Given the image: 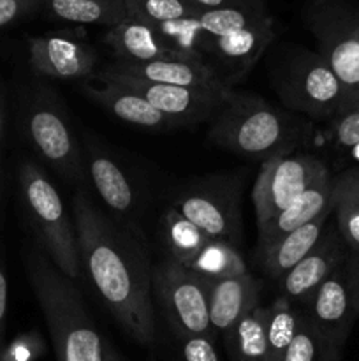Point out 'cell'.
<instances>
[{"instance_id": "6da1fadb", "label": "cell", "mask_w": 359, "mask_h": 361, "mask_svg": "<svg viewBox=\"0 0 359 361\" xmlns=\"http://www.w3.org/2000/svg\"><path fill=\"white\" fill-rule=\"evenodd\" d=\"M73 219L83 274L116 323L137 344L151 345L155 341L153 267L143 242L127 226L95 207L87 190L73 197Z\"/></svg>"}, {"instance_id": "7a4b0ae2", "label": "cell", "mask_w": 359, "mask_h": 361, "mask_svg": "<svg viewBox=\"0 0 359 361\" xmlns=\"http://www.w3.org/2000/svg\"><path fill=\"white\" fill-rule=\"evenodd\" d=\"M312 126L301 115L264 97L231 88L210 120L208 140L215 147L260 164L306 147Z\"/></svg>"}, {"instance_id": "3957f363", "label": "cell", "mask_w": 359, "mask_h": 361, "mask_svg": "<svg viewBox=\"0 0 359 361\" xmlns=\"http://www.w3.org/2000/svg\"><path fill=\"white\" fill-rule=\"evenodd\" d=\"M25 268L48 324L56 361H102L104 342L74 281L39 247L25 250Z\"/></svg>"}, {"instance_id": "277c9868", "label": "cell", "mask_w": 359, "mask_h": 361, "mask_svg": "<svg viewBox=\"0 0 359 361\" xmlns=\"http://www.w3.org/2000/svg\"><path fill=\"white\" fill-rule=\"evenodd\" d=\"M267 80L282 108L315 122L345 111V94L326 60L298 44H280L267 59Z\"/></svg>"}, {"instance_id": "5b68a950", "label": "cell", "mask_w": 359, "mask_h": 361, "mask_svg": "<svg viewBox=\"0 0 359 361\" xmlns=\"http://www.w3.org/2000/svg\"><path fill=\"white\" fill-rule=\"evenodd\" d=\"M21 118L27 141L42 162L73 185H87L83 145L70 123L62 95L48 80L32 81L23 94Z\"/></svg>"}, {"instance_id": "8992f818", "label": "cell", "mask_w": 359, "mask_h": 361, "mask_svg": "<svg viewBox=\"0 0 359 361\" xmlns=\"http://www.w3.org/2000/svg\"><path fill=\"white\" fill-rule=\"evenodd\" d=\"M18 180L25 214L42 254L65 277L77 281L83 270L76 226L62 196L42 168L32 161L21 162Z\"/></svg>"}, {"instance_id": "52a82bcc", "label": "cell", "mask_w": 359, "mask_h": 361, "mask_svg": "<svg viewBox=\"0 0 359 361\" xmlns=\"http://www.w3.org/2000/svg\"><path fill=\"white\" fill-rule=\"evenodd\" d=\"M301 18L315 39L317 53L344 88L345 111L359 108V4L354 0H306Z\"/></svg>"}, {"instance_id": "ba28073f", "label": "cell", "mask_w": 359, "mask_h": 361, "mask_svg": "<svg viewBox=\"0 0 359 361\" xmlns=\"http://www.w3.org/2000/svg\"><path fill=\"white\" fill-rule=\"evenodd\" d=\"M245 182L246 171L194 178L172 192L169 207L208 236L236 247L241 240V196Z\"/></svg>"}, {"instance_id": "9c48e42d", "label": "cell", "mask_w": 359, "mask_h": 361, "mask_svg": "<svg viewBox=\"0 0 359 361\" xmlns=\"http://www.w3.org/2000/svg\"><path fill=\"white\" fill-rule=\"evenodd\" d=\"M151 288L175 338L215 335L206 279L165 257L153 267Z\"/></svg>"}, {"instance_id": "30bf717a", "label": "cell", "mask_w": 359, "mask_h": 361, "mask_svg": "<svg viewBox=\"0 0 359 361\" xmlns=\"http://www.w3.org/2000/svg\"><path fill=\"white\" fill-rule=\"evenodd\" d=\"M327 169L322 159L306 152L278 155L263 162L250 194L257 228L285 210Z\"/></svg>"}, {"instance_id": "8fae6325", "label": "cell", "mask_w": 359, "mask_h": 361, "mask_svg": "<svg viewBox=\"0 0 359 361\" xmlns=\"http://www.w3.org/2000/svg\"><path fill=\"white\" fill-rule=\"evenodd\" d=\"M32 73L48 81L90 83L97 76L99 53L83 32L58 30L28 39Z\"/></svg>"}, {"instance_id": "7c38bea8", "label": "cell", "mask_w": 359, "mask_h": 361, "mask_svg": "<svg viewBox=\"0 0 359 361\" xmlns=\"http://www.w3.org/2000/svg\"><path fill=\"white\" fill-rule=\"evenodd\" d=\"M275 37L273 18H267L232 34L203 39L197 46V53L215 71L222 85L234 88V85L263 59Z\"/></svg>"}, {"instance_id": "4fadbf2b", "label": "cell", "mask_w": 359, "mask_h": 361, "mask_svg": "<svg viewBox=\"0 0 359 361\" xmlns=\"http://www.w3.org/2000/svg\"><path fill=\"white\" fill-rule=\"evenodd\" d=\"M347 261V259H345ZM305 319L320 331L331 344L344 349L348 334L358 319L351 286H348L347 264L341 263L322 284L317 286L301 303Z\"/></svg>"}, {"instance_id": "5bb4252c", "label": "cell", "mask_w": 359, "mask_h": 361, "mask_svg": "<svg viewBox=\"0 0 359 361\" xmlns=\"http://www.w3.org/2000/svg\"><path fill=\"white\" fill-rule=\"evenodd\" d=\"M81 145L88 180L106 208L118 219H125L127 222L136 221L141 212V194L125 166L90 134H84Z\"/></svg>"}, {"instance_id": "9a60e30c", "label": "cell", "mask_w": 359, "mask_h": 361, "mask_svg": "<svg viewBox=\"0 0 359 361\" xmlns=\"http://www.w3.org/2000/svg\"><path fill=\"white\" fill-rule=\"evenodd\" d=\"M125 85L127 88L146 99L155 109L175 120L180 127L192 123L210 122L218 106L224 102L231 88L224 85H155L134 80H111Z\"/></svg>"}, {"instance_id": "2e32d148", "label": "cell", "mask_w": 359, "mask_h": 361, "mask_svg": "<svg viewBox=\"0 0 359 361\" xmlns=\"http://www.w3.org/2000/svg\"><path fill=\"white\" fill-rule=\"evenodd\" d=\"M347 254L348 249L338 233L336 224L329 221L317 245L278 281V296L299 305L317 286L322 284L341 263H345Z\"/></svg>"}, {"instance_id": "e0dca14e", "label": "cell", "mask_w": 359, "mask_h": 361, "mask_svg": "<svg viewBox=\"0 0 359 361\" xmlns=\"http://www.w3.org/2000/svg\"><path fill=\"white\" fill-rule=\"evenodd\" d=\"M134 80L155 85H222L215 71L199 59H160L150 62H111L101 69L95 81ZM225 87V85H224Z\"/></svg>"}, {"instance_id": "ac0fdd59", "label": "cell", "mask_w": 359, "mask_h": 361, "mask_svg": "<svg viewBox=\"0 0 359 361\" xmlns=\"http://www.w3.org/2000/svg\"><path fill=\"white\" fill-rule=\"evenodd\" d=\"M334 208V176L331 171H324L305 192L296 197L285 210L275 215L270 222L257 228L256 256H263L278 240L301 226L308 224L324 212Z\"/></svg>"}, {"instance_id": "d6986e66", "label": "cell", "mask_w": 359, "mask_h": 361, "mask_svg": "<svg viewBox=\"0 0 359 361\" xmlns=\"http://www.w3.org/2000/svg\"><path fill=\"white\" fill-rule=\"evenodd\" d=\"M97 83L101 85L95 87L92 81L84 83L81 87L84 95L102 106L120 122L150 130H171L180 127L175 120L155 109L146 99L127 88L125 85L116 81H97Z\"/></svg>"}, {"instance_id": "ffe728a7", "label": "cell", "mask_w": 359, "mask_h": 361, "mask_svg": "<svg viewBox=\"0 0 359 361\" xmlns=\"http://www.w3.org/2000/svg\"><path fill=\"white\" fill-rule=\"evenodd\" d=\"M263 281L250 271L236 277L208 282L210 324L215 335H224L243 316L260 305Z\"/></svg>"}, {"instance_id": "44dd1931", "label": "cell", "mask_w": 359, "mask_h": 361, "mask_svg": "<svg viewBox=\"0 0 359 361\" xmlns=\"http://www.w3.org/2000/svg\"><path fill=\"white\" fill-rule=\"evenodd\" d=\"M104 42L116 62H150L160 59H185L172 51L153 25L127 16L115 27L108 28ZM201 60V59H199Z\"/></svg>"}, {"instance_id": "7402d4cb", "label": "cell", "mask_w": 359, "mask_h": 361, "mask_svg": "<svg viewBox=\"0 0 359 361\" xmlns=\"http://www.w3.org/2000/svg\"><path fill=\"white\" fill-rule=\"evenodd\" d=\"M333 210L324 212L322 215L313 219L312 222L285 235L270 250H266L263 256L257 257L267 279L275 282L280 281L289 270H292L317 245L327 222L333 217Z\"/></svg>"}, {"instance_id": "603a6c76", "label": "cell", "mask_w": 359, "mask_h": 361, "mask_svg": "<svg viewBox=\"0 0 359 361\" xmlns=\"http://www.w3.org/2000/svg\"><path fill=\"white\" fill-rule=\"evenodd\" d=\"M41 13L55 21L108 28L127 18L123 0H41Z\"/></svg>"}, {"instance_id": "cb8c5ba5", "label": "cell", "mask_w": 359, "mask_h": 361, "mask_svg": "<svg viewBox=\"0 0 359 361\" xmlns=\"http://www.w3.org/2000/svg\"><path fill=\"white\" fill-rule=\"evenodd\" d=\"M266 319L267 307L259 305L222 335L231 361H270Z\"/></svg>"}, {"instance_id": "d4e9b609", "label": "cell", "mask_w": 359, "mask_h": 361, "mask_svg": "<svg viewBox=\"0 0 359 361\" xmlns=\"http://www.w3.org/2000/svg\"><path fill=\"white\" fill-rule=\"evenodd\" d=\"M162 242L165 245L169 259L185 267L204 245L211 240L206 233L201 231L196 224L183 217L182 214L169 207L160 217Z\"/></svg>"}, {"instance_id": "484cf974", "label": "cell", "mask_w": 359, "mask_h": 361, "mask_svg": "<svg viewBox=\"0 0 359 361\" xmlns=\"http://www.w3.org/2000/svg\"><path fill=\"white\" fill-rule=\"evenodd\" d=\"M185 268L192 270L194 274L201 275L208 282L236 277V275H241L248 271L245 259L238 252V249L232 243L217 238H211L185 264Z\"/></svg>"}, {"instance_id": "4316f807", "label": "cell", "mask_w": 359, "mask_h": 361, "mask_svg": "<svg viewBox=\"0 0 359 361\" xmlns=\"http://www.w3.org/2000/svg\"><path fill=\"white\" fill-rule=\"evenodd\" d=\"M266 307V337L267 348H270V361H280L291 342L298 335L305 316H303L299 305L289 302L284 296H277Z\"/></svg>"}, {"instance_id": "83f0119b", "label": "cell", "mask_w": 359, "mask_h": 361, "mask_svg": "<svg viewBox=\"0 0 359 361\" xmlns=\"http://www.w3.org/2000/svg\"><path fill=\"white\" fill-rule=\"evenodd\" d=\"M271 18L266 4H257V6H239L227 7V9H213L201 11L197 14L203 39L220 37V35L232 34V32L243 30L252 25ZM201 39V41H203Z\"/></svg>"}, {"instance_id": "f1b7e54d", "label": "cell", "mask_w": 359, "mask_h": 361, "mask_svg": "<svg viewBox=\"0 0 359 361\" xmlns=\"http://www.w3.org/2000/svg\"><path fill=\"white\" fill-rule=\"evenodd\" d=\"M340 355L341 349L305 319L280 361H340Z\"/></svg>"}, {"instance_id": "f546056e", "label": "cell", "mask_w": 359, "mask_h": 361, "mask_svg": "<svg viewBox=\"0 0 359 361\" xmlns=\"http://www.w3.org/2000/svg\"><path fill=\"white\" fill-rule=\"evenodd\" d=\"M123 4H125L127 16L146 21L153 27L201 13L187 0H123Z\"/></svg>"}, {"instance_id": "4dcf8cb0", "label": "cell", "mask_w": 359, "mask_h": 361, "mask_svg": "<svg viewBox=\"0 0 359 361\" xmlns=\"http://www.w3.org/2000/svg\"><path fill=\"white\" fill-rule=\"evenodd\" d=\"M333 221L348 252L359 254V203L334 194Z\"/></svg>"}, {"instance_id": "1f68e13d", "label": "cell", "mask_w": 359, "mask_h": 361, "mask_svg": "<svg viewBox=\"0 0 359 361\" xmlns=\"http://www.w3.org/2000/svg\"><path fill=\"white\" fill-rule=\"evenodd\" d=\"M327 136L338 148L359 147V108L347 109L327 120Z\"/></svg>"}, {"instance_id": "d6a6232c", "label": "cell", "mask_w": 359, "mask_h": 361, "mask_svg": "<svg viewBox=\"0 0 359 361\" xmlns=\"http://www.w3.org/2000/svg\"><path fill=\"white\" fill-rule=\"evenodd\" d=\"M175 361H220L215 345V335L176 338Z\"/></svg>"}, {"instance_id": "836d02e7", "label": "cell", "mask_w": 359, "mask_h": 361, "mask_svg": "<svg viewBox=\"0 0 359 361\" xmlns=\"http://www.w3.org/2000/svg\"><path fill=\"white\" fill-rule=\"evenodd\" d=\"M41 13V0H0V28Z\"/></svg>"}, {"instance_id": "e575fe53", "label": "cell", "mask_w": 359, "mask_h": 361, "mask_svg": "<svg viewBox=\"0 0 359 361\" xmlns=\"http://www.w3.org/2000/svg\"><path fill=\"white\" fill-rule=\"evenodd\" d=\"M334 194L359 203V166L345 169L334 176Z\"/></svg>"}, {"instance_id": "d590c367", "label": "cell", "mask_w": 359, "mask_h": 361, "mask_svg": "<svg viewBox=\"0 0 359 361\" xmlns=\"http://www.w3.org/2000/svg\"><path fill=\"white\" fill-rule=\"evenodd\" d=\"M187 2L197 11H213L239 6H257V4H266V0H187Z\"/></svg>"}, {"instance_id": "8d00e7d4", "label": "cell", "mask_w": 359, "mask_h": 361, "mask_svg": "<svg viewBox=\"0 0 359 361\" xmlns=\"http://www.w3.org/2000/svg\"><path fill=\"white\" fill-rule=\"evenodd\" d=\"M7 275L0 264V361H6V348H4V331H6V314H7Z\"/></svg>"}, {"instance_id": "74e56055", "label": "cell", "mask_w": 359, "mask_h": 361, "mask_svg": "<svg viewBox=\"0 0 359 361\" xmlns=\"http://www.w3.org/2000/svg\"><path fill=\"white\" fill-rule=\"evenodd\" d=\"M347 274H348V286H351L352 300H354L355 312L359 316V254H347Z\"/></svg>"}, {"instance_id": "f35d334b", "label": "cell", "mask_w": 359, "mask_h": 361, "mask_svg": "<svg viewBox=\"0 0 359 361\" xmlns=\"http://www.w3.org/2000/svg\"><path fill=\"white\" fill-rule=\"evenodd\" d=\"M39 351L37 342H23L14 344L9 351H6V361H32L35 360Z\"/></svg>"}, {"instance_id": "ab89813d", "label": "cell", "mask_w": 359, "mask_h": 361, "mask_svg": "<svg viewBox=\"0 0 359 361\" xmlns=\"http://www.w3.org/2000/svg\"><path fill=\"white\" fill-rule=\"evenodd\" d=\"M4 136H6V111H4V95L0 90V145H2Z\"/></svg>"}, {"instance_id": "60d3db41", "label": "cell", "mask_w": 359, "mask_h": 361, "mask_svg": "<svg viewBox=\"0 0 359 361\" xmlns=\"http://www.w3.org/2000/svg\"><path fill=\"white\" fill-rule=\"evenodd\" d=\"M102 361H123V360L120 358V355L111 348V345L104 344V355H102Z\"/></svg>"}, {"instance_id": "b9f144b4", "label": "cell", "mask_w": 359, "mask_h": 361, "mask_svg": "<svg viewBox=\"0 0 359 361\" xmlns=\"http://www.w3.org/2000/svg\"><path fill=\"white\" fill-rule=\"evenodd\" d=\"M0 183H2V168H0Z\"/></svg>"}]
</instances>
